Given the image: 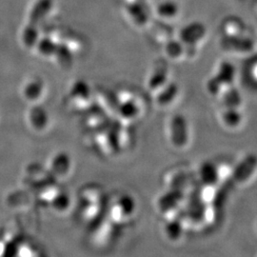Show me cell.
<instances>
[{
  "label": "cell",
  "mask_w": 257,
  "mask_h": 257,
  "mask_svg": "<svg viewBox=\"0 0 257 257\" xmlns=\"http://www.w3.org/2000/svg\"><path fill=\"white\" fill-rule=\"evenodd\" d=\"M53 0H38L30 15V21L23 33V42L26 46L33 47L37 40V25L52 9Z\"/></svg>",
  "instance_id": "1"
},
{
  "label": "cell",
  "mask_w": 257,
  "mask_h": 257,
  "mask_svg": "<svg viewBox=\"0 0 257 257\" xmlns=\"http://www.w3.org/2000/svg\"><path fill=\"white\" fill-rule=\"evenodd\" d=\"M257 166V158L254 156H248L234 171V178L237 181H244L252 174Z\"/></svg>",
  "instance_id": "2"
},
{
  "label": "cell",
  "mask_w": 257,
  "mask_h": 257,
  "mask_svg": "<svg viewBox=\"0 0 257 257\" xmlns=\"http://www.w3.org/2000/svg\"><path fill=\"white\" fill-rule=\"evenodd\" d=\"M205 34V28L200 24H193L184 29L181 37L186 43H195V41L202 38Z\"/></svg>",
  "instance_id": "3"
},
{
  "label": "cell",
  "mask_w": 257,
  "mask_h": 257,
  "mask_svg": "<svg viewBox=\"0 0 257 257\" xmlns=\"http://www.w3.org/2000/svg\"><path fill=\"white\" fill-rule=\"evenodd\" d=\"M57 55V60L60 65L64 68H69L72 65V55L69 50L63 45H56L55 52Z\"/></svg>",
  "instance_id": "4"
},
{
  "label": "cell",
  "mask_w": 257,
  "mask_h": 257,
  "mask_svg": "<svg viewBox=\"0 0 257 257\" xmlns=\"http://www.w3.org/2000/svg\"><path fill=\"white\" fill-rule=\"evenodd\" d=\"M203 180L207 184H212L217 180V172L215 167L211 164H206L202 168Z\"/></svg>",
  "instance_id": "5"
},
{
  "label": "cell",
  "mask_w": 257,
  "mask_h": 257,
  "mask_svg": "<svg viewBox=\"0 0 257 257\" xmlns=\"http://www.w3.org/2000/svg\"><path fill=\"white\" fill-rule=\"evenodd\" d=\"M42 91V84L40 81H33L30 83L25 89V95L29 99H36Z\"/></svg>",
  "instance_id": "6"
},
{
  "label": "cell",
  "mask_w": 257,
  "mask_h": 257,
  "mask_svg": "<svg viewBox=\"0 0 257 257\" xmlns=\"http://www.w3.org/2000/svg\"><path fill=\"white\" fill-rule=\"evenodd\" d=\"M241 118H242L241 114L233 108H230V110H228L224 114L225 122L228 125H230V127H234V126L238 125L239 123L241 122Z\"/></svg>",
  "instance_id": "7"
},
{
  "label": "cell",
  "mask_w": 257,
  "mask_h": 257,
  "mask_svg": "<svg viewBox=\"0 0 257 257\" xmlns=\"http://www.w3.org/2000/svg\"><path fill=\"white\" fill-rule=\"evenodd\" d=\"M39 52L44 55H52L55 54L56 45L50 39H42L38 45Z\"/></svg>",
  "instance_id": "8"
},
{
  "label": "cell",
  "mask_w": 257,
  "mask_h": 257,
  "mask_svg": "<svg viewBox=\"0 0 257 257\" xmlns=\"http://www.w3.org/2000/svg\"><path fill=\"white\" fill-rule=\"evenodd\" d=\"M158 13L164 17H173L177 13V6L172 2L162 3L158 8Z\"/></svg>",
  "instance_id": "9"
},
{
  "label": "cell",
  "mask_w": 257,
  "mask_h": 257,
  "mask_svg": "<svg viewBox=\"0 0 257 257\" xmlns=\"http://www.w3.org/2000/svg\"><path fill=\"white\" fill-rule=\"evenodd\" d=\"M157 74H154V76L152 77V81H151V86L156 88L158 85L163 84L166 77V69L164 66L160 67L159 70L156 72Z\"/></svg>",
  "instance_id": "10"
},
{
  "label": "cell",
  "mask_w": 257,
  "mask_h": 257,
  "mask_svg": "<svg viewBox=\"0 0 257 257\" xmlns=\"http://www.w3.org/2000/svg\"><path fill=\"white\" fill-rule=\"evenodd\" d=\"M175 92H176V87L174 86V85L170 86L167 89V91H165V92H163L161 94V96L159 98V101L161 102V104H165L166 102H168L169 100L171 101L174 98Z\"/></svg>",
  "instance_id": "11"
},
{
  "label": "cell",
  "mask_w": 257,
  "mask_h": 257,
  "mask_svg": "<svg viewBox=\"0 0 257 257\" xmlns=\"http://www.w3.org/2000/svg\"><path fill=\"white\" fill-rule=\"evenodd\" d=\"M168 53L169 55H178L181 53V47L178 44V43H175V47H172V45L170 44L168 47Z\"/></svg>",
  "instance_id": "12"
}]
</instances>
